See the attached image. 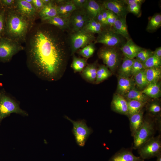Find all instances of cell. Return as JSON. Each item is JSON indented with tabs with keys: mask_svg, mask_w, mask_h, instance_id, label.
Instances as JSON below:
<instances>
[{
	"mask_svg": "<svg viewBox=\"0 0 161 161\" xmlns=\"http://www.w3.org/2000/svg\"><path fill=\"white\" fill-rule=\"evenodd\" d=\"M27 35L28 66L37 76L49 81L57 80L66 68L68 52L62 30L47 23L36 25Z\"/></svg>",
	"mask_w": 161,
	"mask_h": 161,
	"instance_id": "1",
	"label": "cell"
},
{
	"mask_svg": "<svg viewBox=\"0 0 161 161\" xmlns=\"http://www.w3.org/2000/svg\"><path fill=\"white\" fill-rule=\"evenodd\" d=\"M5 10V30L4 37L19 43L26 39L30 23L29 20L12 8Z\"/></svg>",
	"mask_w": 161,
	"mask_h": 161,
	"instance_id": "2",
	"label": "cell"
},
{
	"mask_svg": "<svg viewBox=\"0 0 161 161\" xmlns=\"http://www.w3.org/2000/svg\"><path fill=\"white\" fill-rule=\"evenodd\" d=\"M157 131L155 118L148 115L144 118L143 123L134 136L133 148L138 149L154 137Z\"/></svg>",
	"mask_w": 161,
	"mask_h": 161,
	"instance_id": "3",
	"label": "cell"
},
{
	"mask_svg": "<svg viewBox=\"0 0 161 161\" xmlns=\"http://www.w3.org/2000/svg\"><path fill=\"white\" fill-rule=\"evenodd\" d=\"M12 113L28 116V113L22 109L18 103L10 97L4 90L0 91V126L2 120Z\"/></svg>",
	"mask_w": 161,
	"mask_h": 161,
	"instance_id": "4",
	"label": "cell"
},
{
	"mask_svg": "<svg viewBox=\"0 0 161 161\" xmlns=\"http://www.w3.org/2000/svg\"><path fill=\"white\" fill-rule=\"evenodd\" d=\"M94 34L83 29L72 32L69 38L71 55H73L78 49L95 41V38Z\"/></svg>",
	"mask_w": 161,
	"mask_h": 161,
	"instance_id": "5",
	"label": "cell"
},
{
	"mask_svg": "<svg viewBox=\"0 0 161 161\" xmlns=\"http://www.w3.org/2000/svg\"><path fill=\"white\" fill-rule=\"evenodd\" d=\"M97 55L112 73L114 72L118 67L121 59L119 52L115 47H103L100 49Z\"/></svg>",
	"mask_w": 161,
	"mask_h": 161,
	"instance_id": "6",
	"label": "cell"
},
{
	"mask_svg": "<svg viewBox=\"0 0 161 161\" xmlns=\"http://www.w3.org/2000/svg\"><path fill=\"white\" fill-rule=\"evenodd\" d=\"M64 117L72 124V132L77 144L80 147L83 146L89 137L93 132L92 129L87 126L86 122L83 119L75 121L67 116H65Z\"/></svg>",
	"mask_w": 161,
	"mask_h": 161,
	"instance_id": "7",
	"label": "cell"
},
{
	"mask_svg": "<svg viewBox=\"0 0 161 161\" xmlns=\"http://www.w3.org/2000/svg\"><path fill=\"white\" fill-rule=\"evenodd\" d=\"M22 49L18 42L4 36L0 38V61H10L13 55Z\"/></svg>",
	"mask_w": 161,
	"mask_h": 161,
	"instance_id": "8",
	"label": "cell"
},
{
	"mask_svg": "<svg viewBox=\"0 0 161 161\" xmlns=\"http://www.w3.org/2000/svg\"><path fill=\"white\" fill-rule=\"evenodd\" d=\"M140 157L144 160L156 157L161 154V135L153 137L138 149Z\"/></svg>",
	"mask_w": 161,
	"mask_h": 161,
	"instance_id": "9",
	"label": "cell"
},
{
	"mask_svg": "<svg viewBox=\"0 0 161 161\" xmlns=\"http://www.w3.org/2000/svg\"><path fill=\"white\" fill-rule=\"evenodd\" d=\"M94 44L100 43L105 46L115 47L122 42L119 35L114 32L111 29L103 30L99 33Z\"/></svg>",
	"mask_w": 161,
	"mask_h": 161,
	"instance_id": "10",
	"label": "cell"
},
{
	"mask_svg": "<svg viewBox=\"0 0 161 161\" xmlns=\"http://www.w3.org/2000/svg\"><path fill=\"white\" fill-rule=\"evenodd\" d=\"M101 4L105 9L112 12L118 17L126 18L128 13L127 5L123 0L104 1Z\"/></svg>",
	"mask_w": 161,
	"mask_h": 161,
	"instance_id": "11",
	"label": "cell"
},
{
	"mask_svg": "<svg viewBox=\"0 0 161 161\" xmlns=\"http://www.w3.org/2000/svg\"><path fill=\"white\" fill-rule=\"evenodd\" d=\"M111 108L116 113L127 116L128 108L126 99L117 93L115 94L111 102Z\"/></svg>",
	"mask_w": 161,
	"mask_h": 161,
	"instance_id": "12",
	"label": "cell"
},
{
	"mask_svg": "<svg viewBox=\"0 0 161 161\" xmlns=\"http://www.w3.org/2000/svg\"><path fill=\"white\" fill-rule=\"evenodd\" d=\"M108 161H144L140 157L135 156L132 149L122 148L117 152Z\"/></svg>",
	"mask_w": 161,
	"mask_h": 161,
	"instance_id": "13",
	"label": "cell"
},
{
	"mask_svg": "<svg viewBox=\"0 0 161 161\" xmlns=\"http://www.w3.org/2000/svg\"><path fill=\"white\" fill-rule=\"evenodd\" d=\"M116 93L124 97L130 90L135 89L134 80L132 78L118 76Z\"/></svg>",
	"mask_w": 161,
	"mask_h": 161,
	"instance_id": "14",
	"label": "cell"
},
{
	"mask_svg": "<svg viewBox=\"0 0 161 161\" xmlns=\"http://www.w3.org/2000/svg\"><path fill=\"white\" fill-rule=\"evenodd\" d=\"M16 10L21 15L28 19L35 15L36 9L31 4L25 0H17L16 4Z\"/></svg>",
	"mask_w": 161,
	"mask_h": 161,
	"instance_id": "15",
	"label": "cell"
},
{
	"mask_svg": "<svg viewBox=\"0 0 161 161\" xmlns=\"http://www.w3.org/2000/svg\"><path fill=\"white\" fill-rule=\"evenodd\" d=\"M143 49L137 45L130 38L121 46L120 50L125 57L133 59L136 58L138 53Z\"/></svg>",
	"mask_w": 161,
	"mask_h": 161,
	"instance_id": "16",
	"label": "cell"
},
{
	"mask_svg": "<svg viewBox=\"0 0 161 161\" xmlns=\"http://www.w3.org/2000/svg\"><path fill=\"white\" fill-rule=\"evenodd\" d=\"M57 2L56 4L58 15L69 17L72 13L77 10L72 0H59Z\"/></svg>",
	"mask_w": 161,
	"mask_h": 161,
	"instance_id": "17",
	"label": "cell"
},
{
	"mask_svg": "<svg viewBox=\"0 0 161 161\" xmlns=\"http://www.w3.org/2000/svg\"><path fill=\"white\" fill-rule=\"evenodd\" d=\"M126 18L118 17L111 29L115 33L120 35L127 40L130 39L128 32Z\"/></svg>",
	"mask_w": 161,
	"mask_h": 161,
	"instance_id": "18",
	"label": "cell"
},
{
	"mask_svg": "<svg viewBox=\"0 0 161 161\" xmlns=\"http://www.w3.org/2000/svg\"><path fill=\"white\" fill-rule=\"evenodd\" d=\"M97 68V61L88 64L81 72V75L87 82L95 83Z\"/></svg>",
	"mask_w": 161,
	"mask_h": 161,
	"instance_id": "19",
	"label": "cell"
},
{
	"mask_svg": "<svg viewBox=\"0 0 161 161\" xmlns=\"http://www.w3.org/2000/svg\"><path fill=\"white\" fill-rule=\"evenodd\" d=\"M144 112L143 109L139 112L129 117L131 134L133 137L143 123L144 118Z\"/></svg>",
	"mask_w": 161,
	"mask_h": 161,
	"instance_id": "20",
	"label": "cell"
},
{
	"mask_svg": "<svg viewBox=\"0 0 161 161\" xmlns=\"http://www.w3.org/2000/svg\"><path fill=\"white\" fill-rule=\"evenodd\" d=\"M101 4L94 0H88L84 8L90 19L96 20V17L102 9Z\"/></svg>",
	"mask_w": 161,
	"mask_h": 161,
	"instance_id": "21",
	"label": "cell"
},
{
	"mask_svg": "<svg viewBox=\"0 0 161 161\" xmlns=\"http://www.w3.org/2000/svg\"><path fill=\"white\" fill-rule=\"evenodd\" d=\"M69 18L57 15L44 21L45 23L53 25L63 31L69 28Z\"/></svg>",
	"mask_w": 161,
	"mask_h": 161,
	"instance_id": "22",
	"label": "cell"
},
{
	"mask_svg": "<svg viewBox=\"0 0 161 161\" xmlns=\"http://www.w3.org/2000/svg\"><path fill=\"white\" fill-rule=\"evenodd\" d=\"M52 1L50 3L44 5L39 12V15L42 19L45 21L58 15L56 4Z\"/></svg>",
	"mask_w": 161,
	"mask_h": 161,
	"instance_id": "23",
	"label": "cell"
},
{
	"mask_svg": "<svg viewBox=\"0 0 161 161\" xmlns=\"http://www.w3.org/2000/svg\"><path fill=\"white\" fill-rule=\"evenodd\" d=\"M144 71L149 83L158 82L161 78V66L145 69Z\"/></svg>",
	"mask_w": 161,
	"mask_h": 161,
	"instance_id": "24",
	"label": "cell"
},
{
	"mask_svg": "<svg viewBox=\"0 0 161 161\" xmlns=\"http://www.w3.org/2000/svg\"><path fill=\"white\" fill-rule=\"evenodd\" d=\"M142 92L148 97L158 98L161 95L160 85L158 82L150 83Z\"/></svg>",
	"mask_w": 161,
	"mask_h": 161,
	"instance_id": "25",
	"label": "cell"
},
{
	"mask_svg": "<svg viewBox=\"0 0 161 161\" xmlns=\"http://www.w3.org/2000/svg\"><path fill=\"white\" fill-rule=\"evenodd\" d=\"M134 60L125 56L118 71V76L127 78L131 77V71Z\"/></svg>",
	"mask_w": 161,
	"mask_h": 161,
	"instance_id": "26",
	"label": "cell"
},
{
	"mask_svg": "<svg viewBox=\"0 0 161 161\" xmlns=\"http://www.w3.org/2000/svg\"><path fill=\"white\" fill-rule=\"evenodd\" d=\"M90 19L83 8L77 9L72 13L69 17V28L76 22Z\"/></svg>",
	"mask_w": 161,
	"mask_h": 161,
	"instance_id": "27",
	"label": "cell"
},
{
	"mask_svg": "<svg viewBox=\"0 0 161 161\" xmlns=\"http://www.w3.org/2000/svg\"><path fill=\"white\" fill-rule=\"evenodd\" d=\"M126 99L135 100L147 103L149 100L148 97L143 93L142 91L136 89L130 90L124 97Z\"/></svg>",
	"mask_w": 161,
	"mask_h": 161,
	"instance_id": "28",
	"label": "cell"
},
{
	"mask_svg": "<svg viewBox=\"0 0 161 161\" xmlns=\"http://www.w3.org/2000/svg\"><path fill=\"white\" fill-rule=\"evenodd\" d=\"M128 103V113L127 116L129 117L140 111L146 104L140 101L126 99Z\"/></svg>",
	"mask_w": 161,
	"mask_h": 161,
	"instance_id": "29",
	"label": "cell"
},
{
	"mask_svg": "<svg viewBox=\"0 0 161 161\" xmlns=\"http://www.w3.org/2000/svg\"><path fill=\"white\" fill-rule=\"evenodd\" d=\"M112 73L105 65L99 66L97 68L95 83L99 84L107 79L112 75Z\"/></svg>",
	"mask_w": 161,
	"mask_h": 161,
	"instance_id": "30",
	"label": "cell"
},
{
	"mask_svg": "<svg viewBox=\"0 0 161 161\" xmlns=\"http://www.w3.org/2000/svg\"><path fill=\"white\" fill-rule=\"evenodd\" d=\"M103 26L96 20L90 19L83 29L93 34H99L103 30Z\"/></svg>",
	"mask_w": 161,
	"mask_h": 161,
	"instance_id": "31",
	"label": "cell"
},
{
	"mask_svg": "<svg viewBox=\"0 0 161 161\" xmlns=\"http://www.w3.org/2000/svg\"><path fill=\"white\" fill-rule=\"evenodd\" d=\"M134 77L135 85L141 91L143 90L149 84L147 79L144 70L138 72Z\"/></svg>",
	"mask_w": 161,
	"mask_h": 161,
	"instance_id": "32",
	"label": "cell"
},
{
	"mask_svg": "<svg viewBox=\"0 0 161 161\" xmlns=\"http://www.w3.org/2000/svg\"><path fill=\"white\" fill-rule=\"evenodd\" d=\"M71 67L75 73L81 72L86 66L87 59L78 58L73 55Z\"/></svg>",
	"mask_w": 161,
	"mask_h": 161,
	"instance_id": "33",
	"label": "cell"
},
{
	"mask_svg": "<svg viewBox=\"0 0 161 161\" xmlns=\"http://www.w3.org/2000/svg\"><path fill=\"white\" fill-rule=\"evenodd\" d=\"M161 26V15L158 13L154 15L149 20L147 27L148 31L156 30Z\"/></svg>",
	"mask_w": 161,
	"mask_h": 161,
	"instance_id": "34",
	"label": "cell"
},
{
	"mask_svg": "<svg viewBox=\"0 0 161 161\" xmlns=\"http://www.w3.org/2000/svg\"><path fill=\"white\" fill-rule=\"evenodd\" d=\"M147 110L149 115L154 118L160 116L161 107L160 103L157 102H153L148 104Z\"/></svg>",
	"mask_w": 161,
	"mask_h": 161,
	"instance_id": "35",
	"label": "cell"
},
{
	"mask_svg": "<svg viewBox=\"0 0 161 161\" xmlns=\"http://www.w3.org/2000/svg\"><path fill=\"white\" fill-rule=\"evenodd\" d=\"M95 49V44L92 42L80 49L78 52V54L84 58L87 59L92 56Z\"/></svg>",
	"mask_w": 161,
	"mask_h": 161,
	"instance_id": "36",
	"label": "cell"
},
{
	"mask_svg": "<svg viewBox=\"0 0 161 161\" xmlns=\"http://www.w3.org/2000/svg\"><path fill=\"white\" fill-rule=\"evenodd\" d=\"M143 64L145 69L161 66V59L152 55L149 57Z\"/></svg>",
	"mask_w": 161,
	"mask_h": 161,
	"instance_id": "37",
	"label": "cell"
},
{
	"mask_svg": "<svg viewBox=\"0 0 161 161\" xmlns=\"http://www.w3.org/2000/svg\"><path fill=\"white\" fill-rule=\"evenodd\" d=\"M153 51L150 49L143 48L138 53L136 59L143 63L149 57L153 55Z\"/></svg>",
	"mask_w": 161,
	"mask_h": 161,
	"instance_id": "38",
	"label": "cell"
},
{
	"mask_svg": "<svg viewBox=\"0 0 161 161\" xmlns=\"http://www.w3.org/2000/svg\"><path fill=\"white\" fill-rule=\"evenodd\" d=\"M145 69L143 64L136 59H134L131 67V76L134 77L136 74Z\"/></svg>",
	"mask_w": 161,
	"mask_h": 161,
	"instance_id": "39",
	"label": "cell"
},
{
	"mask_svg": "<svg viewBox=\"0 0 161 161\" xmlns=\"http://www.w3.org/2000/svg\"><path fill=\"white\" fill-rule=\"evenodd\" d=\"M141 3H135L133 4L128 5L127 9L128 12L131 13L139 17L141 15Z\"/></svg>",
	"mask_w": 161,
	"mask_h": 161,
	"instance_id": "40",
	"label": "cell"
},
{
	"mask_svg": "<svg viewBox=\"0 0 161 161\" xmlns=\"http://www.w3.org/2000/svg\"><path fill=\"white\" fill-rule=\"evenodd\" d=\"M5 10H0V38L4 37L5 30Z\"/></svg>",
	"mask_w": 161,
	"mask_h": 161,
	"instance_id": "41",
	"label": "cell"
},
{
	"mask_svg": "<svg viewBox=\"0 0 161 161\" xmlns=\"http://www.w3.org/2000/svg\"><path fill=\"white\" fill-rule=\"evenodd\" d=\"M108 14L107 18V23L111 27H112L118 16L112 12L108 10Z\"/></svg>",
	"mask_w": 161,
	"mask_h": 161,
	"instance_id": "42",
	"label": "cell"
},
{
	"mask_svg": "<svg viewBox=\"0 0 161 161\" xmlns=\"http://www.w3.org/2000/svg\"><path fill=\"white\" fill-rule=\"evenodd\" d=\"M88 0H72L76 9L84 8Z\"/></svg>",
	"mask_w": 161,
	"mask_h": 161,
	"instance_id": "43",
	"label": "cell"
},
{
	"mask_svg": "<svg viewBox=\"0 0 161 161\" xmlns=\"http://www.w3.org/2000/svg\"><path fill=\"white\" fill-rule=\"evenodd\" d=\"M1 4L4 8H12L11 7L14 3L15 1L13 0H1Z\"/></svg>",
	"mask_w": 161,
	"mask_h": 161,
	"instance_id": "44",
	"label": "cell"
},
{
	"mask_svg": "<svg viewBox=\"0 0 161 161\" xmlns=\"http://www.w3.org/2000/svg\"><path fill=\"white\" fill-rule=\"evenodd\" d=\"M32 4L35 9H40V10L44 5L42 0H32Z\"/></svg>",
	"mask_w": 161,
	"mask_h": 161,
	"instance_id": "45",
	"label": "cell"
},
{
	"mask_svg": "<svg viewBox=\"0 0 161 161\" xmlns=\"http://www.w3.org/2000/svg\"><path fill=\"white\" fill-rule=\"evenodd\" d=\"M102 5V4H101ZM102 7L101 12L105 26L108 25L107 23V18L108 14V10L105 9L102 5Z\"/></svg>",
	"mask_w": 161,
	"mask_h": 161,
	"instance_id": "46",
	"label": "cell"
},
{
	"mask_svg": "<svg viewBox=\"0 0 161 161\" xmlns=\"http://www.w3.org/2000/svg\"><path fill=\"white\" fill-rule=\"evenodd\" d=\"M124 3L127 5H131L135 3L142 4L145 1L143 0H123Z\"/></svg>",
	"mask_w": 161,
	"mask_h": 161,
	"instance_id": "47",
	"label": "cell"
},
{
	"mask_svg": "<svg viewBox=\"0 0 161 161\" xmlns=\"http://www.w3.org/2000/svg\"><path fill=\"white\" fill-rule=\"evenodd\" d=\"M153 55L161 59V47H160L156 48L155 51H153Z\"/></svg>",
	"mask_w": 161,
	"mask_h": 161,
	"instance_id": "48",
	"label": "cell"
},
{
	"mask_svg": "<svg viewBox=\"0 0 161 161\" xmlns=\"http://www.w3.org/2000/svg\"><path fill=\"white\" fill-rule=\"evenodd\" d=\"M157 161H161V154L157 156Z\"/></svg>",
	"mask_w": 161,
	"mask_h": 161,
	"instance_id": "49",
	"label": "cell"
},
{
	"mask_svg": "<svg viewBox=\"0 0 161 161\" xmlns=\"http://www.w3.org/2000/svg\"><path fill=\"white\" fill-rule=\"evenodd\" d=\"M4 8L2 6V5L1 4V0H0V10H1L3 9Z\"/></svg>",
	"mask_w": 161,
	"mask_h": 161,
	"instance_id": "50",
	"label": "cell"
},
{
	"mask_svg": "<svg viewBox=\"0 0 161 161\" xmlns=\"http://www.w3.org/2000/svg\"><path fill=\"white\" fill-rule=\"evenodd\" d=\"M27 2H28V3H31L32 4V0H25Z\"/></svg>",
	"mask_w": 161,
	"mask_h": 161,
	"instance_id": "51",
	"label": "cell"
}]
</instances>
